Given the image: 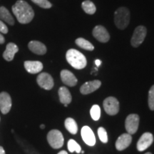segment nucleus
I'll return each mask as SVG.
<instances>
[{
	"instance_id": "obj_1",
	"label": "nucleus",
	"mask_w": 154,
	"mask_h": 154,
	"mask_svg": "<svg viewBox=\"0 0 154 154\" xmlns=\"http://www.w3.org/2000/svg\"><path fill=\"white\" fill-rule=\"evenodd\" d=\"M11 9L20 24H28L32 22L34 17V11L32 7L24 0H18L12 6Z\"/></svg>"
},
{
	"instance_id": "obj_2",
	"label": "nucleus",
	"mask_w": 154,
	"mask_h": 154,
	"mask_svg": "<svg viewBox=\"0 0 154 154\" xmlns=\"http://www.w3.org/2000/svg\"><path fill=\"white\" fill-rule=\"evenodd\" d=\"M66 58L69 64L76 69L85 68L87 63V61L84 55L78 50L74 49H71L67 51Z\"/></svg>"
},
{
	"instance_id": "obj_3",
	"label": "nucleus",
	"mask_w": 154,
	"mask_h": 154,
	"mask_svg": "<svg viewBox=\"0 0 154 154\" xmlns=\"http://www.w3.org/2000/svg\"><path fill=\"white\" fill-rule=\"evenodd\" d=\"M114 22L119 29H126L130 22V11L126 7H120L114 13Z\"/></svg>"
},
{
	"instance_id": "obj_4",
	"label": "nucleus",
	"mask_w": 154,
	"mask_h": 154,
	"mask_svg": "<svg viewBox=\"0 0 154 154\" xmlns=\"http://www.w3.org/2000/svg\"><path fill=\"white\" fill-rule=\"evenodd\" d=\"M47 140L49 145L54 149H60L63 145V136L59 130H51L47 134Z\"/></svg>"
},
{
	"instance_id": "obj_5",
	"label": "nucleus",
	"mask_w": 154,
	"mask_h": 154,
	"mask_svg": "<svg viewBox=\"0 0 154 154\" xmlns=\"http://www.w3.org/2000/svg\"><path fill=\"white\" fill-rule=\"evenodd\" d=\"M147 30L146 28L143 26H138L134 30V34L131 39V43L134 47H138L143 43L145 39Z\"/></svg>"
},
{
	"instance_id": "obj_6",
	"label": "nucleus",
	"mask_w": 154,
	"mask_h": 154,
	"mask_svg": "<svg viewBox=\"0 0 154 154\" xmlns=\"http://www.w3.org/2000/svg\"><path fill=\"white\" fill-rule=\"evenodd\" d=\"M139 125V116L137 114L132 113L126 117L125 121V128L130 135L136 134Z\"/></svg>"
},
{
	"instance_id": "obj_7",
	"label": "nucleus",
	"mask_w": 154,
	"mask_h": 154,
	"mask_svg": "<svg viewBox=\"0 0 154 154\" xmlns=\"http://www.w3.org/2000/svg\"><path fill=\"white\" fill-rule=\"evenodd\" d=\"M103 108L107 114L114 116L119 111V102L113 96H109L103 101Z\"/></svg>"
},
{
	"instance_id": "obj_8",
	"label": "nucleus",
	"mask_w": 154,
	"mask_h": 154,
	"mask_svg": "<svg viewBox=\"0 0 154 154\" xmlns=\"http://www.w3.org/2000/svg\"><path fill=\"white\" fill-rule=\"evenodd\" d=\"M38 85L45 90H51L54 87V79L48 73H41L36 79Z\"/></svg>"
},
{
	"instance_id": "obj_9",
	"label": "nucleus",
	"mask_w": 154,
	"mask_h": 154,
	"mask_svg": "<svg viewBox=\"0 0 154 154\" xmlns=\"http://www.w3.org/2000/svg\"><path fill=\"white\" fill-rule=\"evenodd\" d=\"M153 141V136L151 133L146 132L140 136L137 143V149L139 151H143L150 147Z\"/></svg>"
},
{
	"instance_id": "obj_10",
	"label": "nucleus",
	"mask_w": 154,
	"mask_h": 154,
	"mask_svg": "<svg viewBox=\"0 0 154 154\" xmlns=\"http://www.w3.org/2000/svg\"><path fill=\"white\" fill-rule=\"evenodd\" d=\"M93 36L98 41L102 42V43H106L110 39V35H109V33L108 32L106 29L101 25H98L94 27L93 30Z\"/></svg>"
},
{
	"instance_id": "obj_11",
	"label": "nucleus",
	"mask_w": 154,
	"mask_h": 154,
	"mask_svg": "<svg viewBox=\"0 0 154 154\" xmlns=\"http://www.w3.org/2000/svg\"><path fill=\"white\" fill-rule=\"evenodd\" d=\"M81 135L84 143L89 146H94L96 143V138L93 131L90 127L84 126L81 131Z\"/></svg>"
},
{
	"instance_id": "obj_12",
	"label": "nucleus",
	"mask_w": 154,
	"mask_h": 154,
	"mask_svg": "<svg viewBox=\"0 0 154 154\" xmlns=\"http://www.w3.org/2000/svg\"><path fill=\"white\" fill-rule=\"evenodd\" d=\"M11 105V99L9 94L3 91L0 93V110L3 114H7L10 111Z\"/></svg>"
},
{
	"instance_id": "obj_13",
	"label": "nucleus",
	"mask_w": 154,
	"mask_h": 154,
	"mask_svg": "<svg viewBox=\"0 0 154 154\" xmlns=\"http://www.w3.org/2000/svg\"><path fill=\"white\" fill-rule=\"evenodd\" d=\"M101 85V82L99 80H94L91 82H86L81 86L80 91L82 94L86 95V94H89L93 93L98 88H100Z\"/></svg>"
},
{
	"instance_id": "obj_14",
	"label": "nucleus",
	"mask_w": 154,
	"mask_h": 154,
	"mask_svg": "<svg viewBox=\"0 0 154 154\" xmlns=\"http://www.w3.org/2000/svg\"><path fill=\"white\" fill-rule=\"evenodd\" d=\"M132 141L131 135L129 134H124L121 135L116 142V148L118 151H124L130 146Z\"/></svg>"
},
{
	"instance_id": "obj_15",
	"label": "nucleus",
	"mask_w": 154,
	"mask_h": 154,
	"mask_svg": "<svg viewBox=\"0 0 154 154\" xmlns=\"http://www.w3.org/2000/svg\"><path fill=\"white\" fill-rule=\"evenodd\" d=\"M61 79L63 84L69 86H76L77 82H78L76 77L74 76V74L66 69H64L61 72Z\"/></svg>"
},
{
	"instance_id": "obj_16",
	"label": "nucleus",
	"mask_w": 154,
	"mask_h": 154,
	"mask_svg": "<svg viewBox=\"0 0 154 154\" xmlns=\"http://www.w3.org/2000/svg\"><path fill=\"white\" fill-rule=\"evenodd\" d=\"M24 68L30 74H34L42 72L43 64L38 61H24Z\"/></svg>"
},
{
	"instance_id": "obj_17",
	"label": "nucleus",
	"mask_w": 154,
	"mask_h": 154,
	"mask_svg": "<svg viewBox=\"0 0 154 154\" xmlns=\"http://www.w3.org/2000/svg\"><path fill=\"white\" fill-rule=\"evenodd\" d=\"M31 51L38 55H44L47 53V47L43 43L38 41H31L28 44Z\"/></svg>"
},
{
	"instance_id": "obj_18",
	"label": "nucleus",
	"mask_w": 154,
	"mask_h": 154,
	"mask_svg": "<svg viewBox=\"0 0 154 154\" xmlns=\"http://www.w3.org/2000/svg\"><path fill=\"white\" fill-rule=\"evenodd\" d=\"M19 48L14 43H9L7 45L5 51L3 53V58L7 61H11L14 59V55L18 52Z\"/></svg>"
},
{
	"instance_id": "obj_19",
	"label": "nucleus",
	"mask_w": 154,
	"mask_h": 154,
	"mask_svg": "<svg viewBox=\"0 0 154 154\" xmlns=\"http://www.w3.org/2000/svg\"><path fill=\"white\" fill-rule=\"evenodd\" d=\"M59 100L61 103L64 104H69V103L72 102V95H71L70 91H69V89L65 86H62L59 89Z\"/></svg>"
},
{
	"instance_id": "obj_20",
	"label": "nucleus",
	"mask_w": 154,
	"mask_h": 154,
	"mask_svg": "<svg viewBox=\"0 0 154 154\" xmlns=\"http://www.w3.org/2000/svg\"><path fill=\"white\" fill-rule=\"evenodd\" d=\"M0 20H3L11 26L14 24V18L11 17L8 9L5 7H0Z\"/></svg>"
},
{
	"instance_id": "obj_21",
	"label": "nucleus",
	"mask_w": 154,
	"mask_h": 154,
	"mask_svg": "<svg viewBox=\"0 0 154 154\" xmlns=\"http://www.w3.org/2000/svg\"><path fill=\"white\" fill-rule=\"evenodd\" d=\"M64 125L67 131L72 134H76L78 131V126H77L76 122L72 118H67L65 120Z\"/></svg>"
},
{
	"instance_id": "obj_22",
	"label": "nucleus",
	"mask_w": 154,
	"mask_h": 154,
	"mask_svg": "<svg viewBox=\"0 0 154 154\" xmlns=\"http://www.w3.org/2000/svg\"><path fill=\"white\" fill-rule=\"evenodd\" d=\"M75 42H76V44L78 47H81L83 49L88 50V51H93L94 49L93 44L84 38H78L76 39Z\"/></svg>"
},
{
	"instance_id": "obj_23",
	"label": "nucleus",
	"mask_w": 154,
	"mask_h": 154,
	"mask_svg": "<svg viewBox=\"0 0 154 154\" xmlns=\"http://www.w3.org/2000/svg\"><path fill=\"white\" fill-rule=\"evenodd\" d=\"M82 7L84 11L88 14H94L96 11V6L94 5V4L92 2L89 1V0L84 1L82 3Z\"/></svg>"
},
{
	"instance_id": "obj_24",
	"label": "nucleus",
	"mask_w": 154,
	"mask_h": 154,
	"mask_svg": "<svg viewBox=\"0 0 154 154\" xmlns=\"http://www.w3.org/2000/svg\"><path fill=\"white\" fill-rule=\"evenodd\" d=\"M68 149L71 153H74V152H76L77 153H81L82 151V148L79 146V144L76 143L74 140L70 139L68 141Z\"/></svg>"
},
{
	"instance_id": "obj_25",
	"label": "nucleus",
	"mask_w": 154,
	"mask_h": 154,
	"mask_svg": "<svg viewBox=\"0 0 154 154\" xmlns=\"http://www.w3.org/2000/svg\"><path fill=\"white\" fill-rule=\"evenodd\" d=\"M90 114H91V118L94 121H98L101 116V109H100L99 105H94L91 107V111H90Z\"/></svg>"
},
{
	"instance_id": "obj_26",
	"label": "nucleus",
	"mask_w": 154,
	"mask_h": 154,
	"mask_svg": "<svg viewBox=\"0 0 154 154\" xmlns=\"http://www.w3.org/2000/svg\"><path fill=\"white\" fill-rule=\"evenodd\" d=\"M32 1L38 7L44 9H49L52 7V5L48 0H32Z\"/></svg>"
},
{
	"instance_id": "obj_27",
	"label": "nucleus",
	"mask_w": 154,
	"mask_h": 154,
	"mask_svg": "<svg viewBox=\"0 0 154 154\" xmlns=\"http://www.w3.org/2000/svg\"><path fill=\"white\" fill-rule=\"evenodd\" d=\"M149 106L151 111H154V85L151 86L149 91Z\"/></svg>"
},
{
	"instance_id": "obj_28",
	"label": "nucleus",
	"mask_w": 154,
	"mask_h": 154,
	"mask_svg": "<svg viewBox=\"0 0 154 154\" xmlns=\"http://www.w3.org/2000/svg\"><path fill=\"white\" fill-rule=\"evenodd\" d=\"M98 135H99V139L101 140V142L103 143H107L108 142V135L107 132L104 128L103 127H100L98 129Z\"/></svg>"
},
{
	"instance_id": "obj_29",
	"label": "nucleus",
	"mask_w": 154,
	"mask_h": 154,
	"mask_svg": "<svg viewBox=\"0 0 154 154\" xmlns=\"http://www.w3.org/2000/svg\"><path fill=\"white\" fill-rule=\"evenodd\" d=\"M0 33L1 34H7L8 33V28L6 26L5 23L0 20Z\"/></svg>"
},
{
	"instance_id": "obj_30",
	"label": "nucleus",
	"mask_w": 154,
	"mask_h": 154,
	"mask_svg": "<svg viewBox=\"0 0 154 154\" xmlns=\"http://www.w3.org/2000/svg\"><path fill=\"white\" fill-rule=\"evenodd\" d=\"M5 42V37H4V36L0 33V44H2Z\"/></svg>"
},
{
	"instance_id": "obj_31",
	"label": "nucleus",
	"mask_w": 154,
	"mask_h": 154,
	"mask_svg": "<svg viewBox=\"0 0 154 154\" xmlns=\"http://www.w3.org/2000/svg\"><path fill=\"white\" fill-rule=\"evenodd\" d=\"M95 63H96V66H99L100 65H101V60H99V59H96V60L95 61Z\"/></svg>"
},
{
	"instance_id": "obj_32",
	"label": "nucleus",
	"mask_w": 154,
	"mask_h": 154,
	"mask_svg": "<svg viewBox=\"0 0 154 154\" xmlns=\"http://www.w3.org/2000/svg\"><path fill=\"white\" fill-rule=\"evenodd\" d=\"M0 154H5V151L2 146H0Z\"/></svg>"
},
{
	"instance_id": "obj_33",
	"label": "nucleus",
	"mask_w": 154,
	"mask_h": 154,
	"mask_svg": "<svg viewBox=\"0 0 154 154\" xmlns=\"http://www.w3.org/2000/svg\"><path fill=\"white\" fill-rule=\"evenodd\" d=\"M58 154H68V153H67V152L65 151H61L59 152V153Z\"/></svg>"
},
{
	"instance_id": "obj_34",
	"label": "nucleus",
	"mask_w": 154,
	"mask_h": 154,
	"mask_svg": "<svg viewBox=\"0 0 154 154\" xmlns=\"http://www.w3.org/2000/svg\"><path fill=\"white\" fill-rule=\"evenodd\" d=\"M40 128H42V129H44V128H45V126H44V124H42V125H41V126H40Z\"/></svg>"
},
{
	"instance_id": "obj_35",
	"label": "nucleus",
	"mask_w": 154,
	"mask_h": 154,
	"mask_svg": "<svg viewBox=\"0 0 154 154\" xmlns=\"http://www.w3.org/2000/svg\"><path fill=\"white\" fill-rule=\"evenodd\" d=\"M145 154H152L151 153H145Z\"/></svg>"
}]
</instances>
